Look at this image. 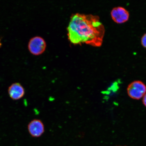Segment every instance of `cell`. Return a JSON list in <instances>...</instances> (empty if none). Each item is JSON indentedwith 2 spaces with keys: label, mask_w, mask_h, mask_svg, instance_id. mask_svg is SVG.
Segmentation results:
<instances>
[{
  "label": "cell",
  "mask_w": 146,
  "mask_h": 146,
  "mask_svg": "<svg viewBox=\"0 0 146 146\" xmlns=\"http://www.w3.org/2000/svg\"><path fill=\"white\" fill-rule=\"evenodd\" d=\"M111 14L113 21L118 24L126 22L129 18V12L122 7H118L114 8L111 11Z\"/></svg>",
  "instance_id": "cell-4"
},
{
  "label": "cell",
  "mask_w": 146,
  "mask_h": 146,
  "mask_svg": "<svg viewBox=\"0 0 146 146\" xmlns=\"http://www.w3.org/2000/svg\"><path fill=\"white\" fill-rule=\"evenodd\" d=\"M67 31L68 39L73 44L98 47L103 43L105 29L98 16L76 13L71 16Z\"/></svg>",
  "instance_id": "cell-1"
},
{
  "label": "cell",
  "mask_w": 146,
  "mask_h": 146,
  "mask_svg": "<svg viewBox=\"0 0 146 146\" xmlns=\"http://www.w3.org/2000/svg\"><path fill=\"white\" fill-rule=\"evenodd\" d=\"M143 102L144 105H145L146 107V94L143 96Z\"/></svg>",
  "instance_id": "cell-8"
},
{
  "label": "cell",
  "mask_w": 146,
  "mask_h": 146,
  "mask_svg": "<svg viewBox=\"0 0 146 146\" xmlns=\"http://www.w3.org/2000/svg\"><path fill=\"white\" fill-rule=\"evenodd\" d=\"M9 96L13 100H18L23 98L25 94V90L21 84H12L8 88Z\"/></svg>",
  "instance_id": "cell-6"
},
{
  "label": "cell",
  "mask_w": 146,
  "mask_h": 146,
  "mask_svg": "<svg viewBox=\"0 0 146 146\" xmlns=\"http://www.w3.org/2000/svg\"><path fill=\"white\" fill-rule=\"evenodd\" d=\"M28 47L31 53L38 56L44 52L46 47V43L41 36H36L30 40Z\"/></svg>",
  "instance_id": "cell-3"
},
{
  "label": "cell",
  "mask_w": 146,
  "mask_h": 146,
  "mask_svg": "<svg viewBox=\"0 0 146 146\" xmlns=\"http://www.w3.org/2000/svg\"><path fill=\"white\" fill-rule=\"evenodd\" d=\"M127 91L130 97L133 99L139 100L145 94L146 86L141 81H134L129 85Z\"/></svg>",
  "instance_id": "cell-2"
},
{
  "label": "cell",
  "mask_w": 146,
  "mask_h": 146,
  "mask_svg": "<svg viewBox=\"0 0 146 146\" xmlns=\"http://www.w3.org/2000/svg\"><path fill=\"white\" fill-rule=\"evenodd\" d=\"M27 127L29 133L33 137H39L44 132V125L39 119L32 120L29 123Z\"/></svg>",
  "instance_id": "cell-5"
},
{
  "label": "cell",
  "mask_w": 146,
  "mask_h": 146,
  "mask_svg": "<svg viewBox=\"0 0 146 146\" xmlns=\"http://www.w3.org/2000/svg\"><path fill=\"white\" fill-rule=\"evenodd\" d=\"M141 44L144 47L146 48V33L142 36L141 39Z\"/></svg>",
  "instance_id": "cell-7"
}]
</instances>
